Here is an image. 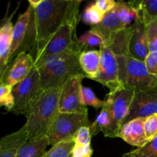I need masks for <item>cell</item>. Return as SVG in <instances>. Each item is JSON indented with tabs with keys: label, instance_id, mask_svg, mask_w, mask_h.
I'll return each mask as SVG.
<instances>
[{
	"label": "cell",
	"instance_id": "cell-35",
	"mask_svg": "<svg viewBox=\"0 0 157 157\" xmlns=\"http://www.w3.org/2000/svg\"><path fill=\"white\" fill-rule=\"evenodd\" d=\"M95 6L104 14L110 12L115 7L117 2L114 0H98L94 2Z\"/></svg>",
	"mask_w": 157,
	"mask_h": 157
},
{
	"label": "cell",
	"instance_id": "cell-5",
	"mask_svg": "<svg viewBox=\"0 0 157 157\" xmlns=\"http://www.w3.org/2000/svg\"><path fill=\"white\" fill-rule=\"evenodd\" d=\"M117 59L124 88L137 92L157 87V76L149 73L144 61L131 56H117Z\"/></svg>",
	"mask_w": 157,
	"mask_h": 157
},
{
	"label": "cell",
	"instance_id": "cell-32",
	"mask_svg": "<svg viewBox=\"0 0 157 157\" xmlns=\"http://www.w3.org/2000/svg\"><path fill=\"white\" fill-rule=\"evenodd\" d=\"M91 134L89 127H81L74 136V142L77 145H90Z\"/></svg>",
	"mask_w": 157,
	"mask_h": 157
},
{
	"label": "cell",
	"instance_id": "cell-33",
	"mask_svg": "<svg viewBox=\"0 0 157 157\" xmlns=\"http://www.w3.org/2000/svg\"><path fill=\"white\" fill-rule=\"evenodd\" d=\"M93 149L90 145H77L75 144L71 150L72 157H91Z\"/></svg>",
	"mask_w": 157,
	"mask_h": 157
},
{
	"label": "cell",
	"instance_id": "cell-10",
	"mask_svg": "<svg viewBox=\"0 0 157 157\" xmlns=\"http://www.w3.org/2000/svg\"><path fill=\"white\" fill-rule=\"evenodd\" d=\"M101 63L99 71L94 81L107 87L110 93L124 88L119 79V67L117 56L104 44L100 46Z\"/></svg>",
	"mask_w": 157,
	"mask_h": 157
},
{
	"label": "cell",
	"instance_id": "cell-6",
	"mask_svg": "<svg viewBox=\"0 0 157 157\" xmlns=\"http://www.w3.org/2000/svg\"><path fill=\"white\" fill-rule=\"evenodd\" d=\"M137 15L138 12L130 2L117 1L115 7L104 15L101 22L92 26L89 32L98 35L105 45L113 35L129 27Z\"/></svg>",
	"mask_w": 157,
	"mask_h": 157
},
{
	"label": "cell",
	"instance_id": "cell-29",
	"mask_svg": "<svg viewBox=\"0 0 157 157\" xmlns=\"http://www.w3.org/2000/svg\"><path fill=\"white\" fill-rule=\"evenodd\" d=\"M144 130L148 141H151L157 136V113L145 117Z\"/></svg>",
	"mask_w": 157,
	"mask_h": 157
},
{
	"label": "cell",
	"instance_id": "cell-30",
	"mask_svg": "<svg viewBox=\"0 0 157 157\" xmlns=\"http://www.w3.org/2000/svg\"><path fill=\"white\" fill-rule=\"evenodd\" d=\"M78 38H79L80 44L83 49L95 47L98 45L100 47L104 44V41L98 35L91 33L89 31Z\"/></svg>",
	"mask_w": 157,
	"mask_h": 157
},
{
	"label": "cell",
	"instance_id": "cell-15",
	"mask_svg": "<svg viewBox=\"0 0 157 157\" xmlns=\"http://www.w3.org/2000/svg\"><path fill=\"white\" fill-rule=\"evenodd\" d=\"M144 121L145 117H138L123 124L117 137L137 148L144 147L149 143L144 130Z\"/></svg>",
	"mask_w": 157,
	"mask_h": 157
},
{
	"label": "cell",
	"instance_id": "cell-34",
	"mask_svg": "<svg viewBox=\"0 0 157 157\" xmlns=\"http://www.w3.org/2000/svg\"><path fill=\"white\" fill-rule=\"evenodd\" d=\"M144 63L149 73L157 76V52H150L146 58Z\"/></svg>",
	"mask_w": 157,
	"mask_h": 157
},
{
	"label": "cell",
	"instance_id": "cell-11",
	"mask_svg": "<svg viewBox=\"0 0 157 157\" xmlns=\"http://www.w3.org/2000/svg\"><path fill=\"white\" fill-rule=\"evenodd\" d=\"M84 76H75L64 85L59 100V112L87 114V108L81 103Z\"/></svg>",
	"mask_w": 157,
	"mask_h": 157
},
{
	"label": "cell",
	"instance_id": "cell-12",
	"mask_svg": "<svg viewBox=\"0 0 157 157\" xmlns=\"http://www.w3.org/2000/svg\"><path fill=\"white\" fill-rule=\"evenodd\" d=\"M157 113V87L134 92L130 110L124 124L138 117Z\"/></svg>",
	"mask_w": 157,
	"mask_h": 157
},
{
	"label": "cell",
	"instance_id": "cell-7",
	"mask_svg": "<svg viewBox=\"0 0 157 157\" xmlns=\"http://www.w3.org/2000/svg\"><path fill=\"white\" fill-rule=\"evenodd\" d=\"M88 115L58 112L55 116L46 136L49 145L54 146L64 141L74 140L75 133L81 127H90Z\"/></svg>",
	"mask_w": 157,
	"mask_h": 157
},
{
	"label": "cell",
	"instance_id": "cell-16",
	"mask_svg": "<svg viewBox=\"0 0 157 157\" xmlns=\"http://www.w3.org/2000/svg\"><path fill=\"white\" fill-rule=\"evenodd\" d=\"M133 26V32L129 45L130 54L133 58L144 61L150 51L146 35V26L139 15L135 19Z\"/></svg>",
	"mask_w": 157,
	"mask_h": 157
},
{
	"label": "cell",
	"instance_id": "cell-28",
	"mask_svg": "<svg viewBox=\"0 0 157 157\" xmlns=\"http://www.w3.org/2000/svg\"><path fill=\"white\" fill-rule=\"evenodd\" d=\"M14 104L15 101L12 94V87L2 84L0 85V107H4L8 111H12Z\"/></svg>",
	"mask_w": 157,
	"mask_h": 157
},
{
	"label": "cell",
	"instance_id": "cell-4",
	"mask_svg": "<svg viewBox=\"0 0 157 157\" xmlns=\"http://www.w3.org/2000/svg\"><path fill=\"white\" fill-rule=\"evenodd\" d=\"M81 2H82L75 6L67 19L43 48L34 61V65L48 57L58 55L67 50L78 52H83V48L79 42V38L76 34V27L80 17V5Z\"/></svg>",
	"mask_w": 157,
	"mask_h": 157
},
{
	"label": "cell",
	"instance_id": "cell-20",
	"mask_svg": "<svg viewBox=\"0 0 157 157\" xmlns=\"http://www.w3.org/2000/svg\"><path fill=\"white\" fill-rule=\"evenodd\" d=\"M79 63L86 78L94 81L99 71L101 51H83L79 56Z\"/></svg>",
	"mask_w": 157,
	"mask_h": 157
},
{
	"label": "cell",
	"instance_id": "cell-19",
	"mask_svg": "<svg viewBox=\"0 0 157 157\" xmlns=\"http://www.w3.org/2000/svg\"><path fill=\"white\" fill-rule=\"evenodd\" d=\"M133 32V26L132 25L113 35L105 46L109 48L116 56H131L129 45Z\"/></svg>",
	"mask_w": 157,
	"mask_h": 157
},
{
	"label": "cell",
	"instance_id": "cell-25",
	"mask_svg": "<svg viewBox=\"0 0 157 157\" xmlns=\"http://www.w3.org/2000/svg\"><path fill=\"white\" fill-rule=\"evenodd\" d=\"M122 157H157V136L144 147L128 152Z\"/></svg>",
	"mask_w": 157,
	"mask_h": 157
},
{
	"label": "cell",
	"instance_id": "cell-1",
	"mask_svg": "<svg viewBox=\"0 0 157 157\" xmlns=\"http://www.w3.org/2000/svg\"><path fill=\"white\" fill-rule=\"evenodd\" d=\"M81 2L79 0H29L30 21L25 38L18 54L29 52L35 61L43 48Z\"/></svg>",
	"mask_w": 157,
	"mask_h": 157
},
{
	"label": "cell",
	"instance_id": "cell-21",
	"mask_svg": "<svg viewBox=\"0 0 157 157\" xmlns=\"http://www.w3.org/2000/svg\"><path fill=\"white\" fill-rule=\"evenodd\" d=\"M49 145L46 136L29 139L20 148L15 157H42Z\"/></svg>",
	"mask_w": 157,
	"mask_h": 157
},
{
	"label": "cell",
	"instance_id": "cell-22",
	"mask_svg": "<svg viewBox=\"0 0 157 157\" xmlns=\"http://www.w3.org/2000/svg\"><path fill=\"white\" fill-rule=\"evenodd\" d=\"M138 12L144 25L147 27L157 21V0H143L129 2Z\"/></svg>",
	"mask_w": 157,
	"mask_h": 157
},
{
	"label": "cell",
	"instance_id": "cell-14",
	"mask_svg": "<svg viewBox=\"0 0 157 157\" xmlns=\"http://www.w3.org/2000/svg\"><path fill=\"white\" fill-rule=\"evenodd\" d=\"M15 12L9 16H6L0 23V85L2 84L3 78L9 66L12 35L13 29L12 18Z\"/></svg>",
	"mask_w": 157,
	"mask_h": 157
},
{
	"label": "cell",
	"instance_id": "cell-9",
	"mask_svg": "<svg viewBox=\"0 0 157 157\" xmlns=\"http://www.w3.org/2000/svg\"><path fill=\"white\" fill-rule=\"evenodd\" d=\"M134 91L127 88H122L106 96L111 104V124L103 132L106 137H117L118 132L122 127L130 110Z\"/></svg>",
	"mask_w": 157,
	"mask_h": 157
},
{
	"label": "cell",
	"instance_id": "cell-3",
	"mask_svg": "<svg viewBox=\"0 0 157 157\" xmlns=\"http://www.w3.org/2000/svg\"><path fill=\"white\" fill-rule=\"evenodd\" d=\"M63 87L41 90L26 117L25 125L27 127L29 139L46 136L59 112V100Z\"/></svg>",
	"mask_w": 157,
	"mask_h": 157
},
{
	"label": "cell",
	"instance_id": "cell-31",
	"mask_svg": "<svg viewBox=\"0 0 157 157\" xmlns=\"http://www.w3.org/2000/svg\"><path fill=\"white\" fill-rule=\"evenodd\" d=\"M146 35L150 52H157V21L146 27Z\"/></svg>",
	"mask_w": 157,
	"mask_h": 157
},
{
	"label": "cell",
	"instance_id": "cell-26",
	"mask_svg": "<svg viewBox=\"0 0 157 157\" xmlns=\"http://www.w3.org/2000/svg\"><path fill=\"white\" fill-rule=\"evenodd\" d=\"M104 15L105 14L99 10L94 3H92L86 8L83 16V21L92 27L100 24L104 18Z\"/></svg>",
	"mask_w": 157,
	"mask_h": 157
},
{
	"label": "cell",
	"instance_id": "cell-27",
	"mask_svg": "<svg viewBox=\"0 0 157 157\" xmlns=\"http://www.w3.org/2000/svg\"><path fill=\"white\" fill-rule=\"evenodd\" d=\"M81 103L84 106H91L98 109L103 107L105 104V101H101L94 93L93 90L89 87L82 86L81 88Z\"/></svg>",
	"mask_w": 157,
	"mask_h": 157
},
{
	"label": "cell",
	"instance_id": "cell-17",
	"mask_svg": "<svg viewBox=\"0 0 157 157\" xmlns=\"http://www.w3.org/2000/svg\"><path fill=\"white\" fill-rule=\"evenodd\" d=\"M31 16V7L29 6L24 13L18 16L15 24L13 25L12 35V44H11L9 64L14 58L18 55L20 48L22 46L25 38L27 29L29 27Z\"/></svg>",
	"mask_w": 157,
	"mask_h": 157
},
{
	"label": "cell",
	"instance_id": "cell-18",
	"mask_svg": "<svg viewBox=\"0 0 157 157\" xmlns=\"http://www.w3.org/2000/svg\"><path fill=\"white\" fill-rule=\"evenodd\" d=\"M29 139L25 125L18 131L0 140V157H15L21 146Z\"/></svg>",
	"mask_w": 157,
	"mask_h": 157
},
{
	"label": "cell",
	"instance_id": "cell-2",
	"mask_svg": "<svg viewBox=\"0 0 157 157\" xmlns=\"http://www.w3.org/2000/svg\"><path fill=\"white\" fill-rule=\"evenodd\" d=\"M81 52L67 50L48 57L35 64L40 74L41 90L63 87L75 76L86 78L79 63Z\"/></svg>",
	"mask_w": 157,
	"mask_h": 157
},
{
	"label": "cell",
	"instance_id": "cell-23",
	"mask_svg": "<svg viewBox=\"0 0 157 157\" xmlns=\"http://www.w3.org/2000/svg\"><path fill=\"white\" fill-rule=\"evenodd\" d=\"M111 124V104L108 98H106L105 104L102 107L96 120L90 127L91 136H96L101 132H104L107 130Z\"/></svg>",
	"mask_w": 157,
	"mask_h": 157
},
{
	"label": "cell",
	"instance_id": "cell-8",
	"mask_svg": "<svg viewBox=\"0 0 157 157\" xmlns=\"http://www.w3.org/2000/svg\"><path fill=\"white\" fill-rule=\"evenodd\" d=\"M41 91L40 74L33 67L30 73L24 80L12 87L14 104L12 113L24 115L27 117L34 102Z\"/></svg>",
	"mask_w": 157,
	"mask_h": 157
},
{
	"label": "cell",
	"instance_id": "cell-13",
	"mask_svg": "<svg viewBox=\"0 0 157 157\" xmlns=\"http://www.w3.org/2000/svg\"><path fill=\"white\" fill-rule=\"evenodd\" d=\"M34 64V59L30 54L27 52L19 53L9 64L2 84L13 87L29 75L33 68Z\"/></svg>",
	"mask_w": 157,
	"mask_h": 157
},
{
	"label": "cell",
	"instance_id": "cell-24",
	"mask_svg": "<svg viewBox=\"0 0 157 157\" xmlns=\"http://www.w3.org/2000/svg\"><path fill=\"white\" fill-rule=\"evenodd\" d=\"M74 145V140L61 142L52 146L42 157H72L71 150Z\"/></svg>",
	"mask_w": 157,
	"mask_h": 157
}]
</instances>
